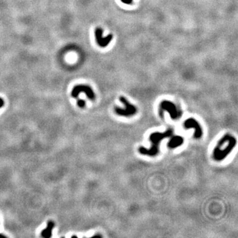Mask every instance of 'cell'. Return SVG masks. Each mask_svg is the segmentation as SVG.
<instances>
[{
    "mask_svg": "<svg viewBox=\"0 0 238 238\" xmlns=\"http://www.w3.org/2000/svg\"><path fill=\"white\" fill-rule=\"evenodd\" d=\"M173 130L168 129L164 132H156L152 133L150 136V140L151 142V146L150 149H147L144 147H140L138 151L141 155L148 156L150 157L156 156L160 151V144L161 141L165 138L171 136Z\"/></svg>",
    "mask_w": 238,
    "mask_h": 238,
    "instance_id": "cell-1",
    "label": "cell"
},
{
    "mask_svg": "<svg viewBox=\"0 0 238 238\" xmlns=\"http://www.w3.org/2000/svg\"><path fill=\"white\" fill-rule=\"evenodd\" d=\"M228 134L225 135L218 141V145L215 147V148L213 151V157L216 161H220L223 160L230 153L234 148V147L236 144V140L234 137L230 136V138L228 140L227 146H226L225 148H222L226 144V141L228 140Z\"/></svg>",
    "mask_w": 238,
    "mask_h": 238,
    "instance_id": "cell-2",
    "label": "cell"
},
{
    "mask_svg": "<svg viewBox=\"0 0 238 238\" xmlns=\"http://www.w3.org/2000/svg\"><path fill=\"white\" fill-rule=\"evenodd\" d=\"M120 101L125 106V109L119 108V107H115V111L117 115L119 116L129 117L130 116L134 115L137 112V109L136 107L132 104H130L129 102L124 98V97H120Z\"/></svg>",
    "mask_w": 238,
    "mask_h": 238,
    "instance_id": "cell-3",
    "label": "cell"
},
{
    "mask_svg": "<svg viewBox=\"0 0 238 238\" xmlns=\"http://www.w3.org/2000/svg\"><path fill=\"white\" fill-rule=\"evenodd\" d=\"M85 93L87 97L92 100H94L95 95L92 88L87 85H77L73 88L72 92V96L73 98H77L80 93Z\"/></svg>",
    "mask_w": 238,
    "mask_h": 238,
    "instance_id": "cell-4",
    "label": "cell"
},
{
    "mask_svg": "<svg viewBox=\"0 0 238 238\" xmlns=\"http://www.w3.org/2000/svg\"><path fill=\"white\" fill-rule=\"evenodd\" d=\"M184 127L186 129L193 128L195 130L194 137L196 139H200L203 134L202 129L201 125L194 118H188L184 122Z\"/></svg>",
    "mask_w": 238,
    "mask_h": 238,
    "instance_id": "cell-5",
    "label": "cell"
},
{
    "mask_svg": "<svg viewBox=\"0 0 238 238\" xmlns=\"http://www.w3.org/2000/svg\"><path fill=\"white\" fill-rule=\"evenodd\" d=\"M160 107L162 110L167 111L169 113L173 120H176L179 117V113L177 107H175V104H173L172 102L163 101L161 103Z\"/></svg>",
    "mask_w": 238,
    "mask_h": 238,
    "instance_id": "cell-6",
    "label": "cell"
},
{
    "mask_svg": "<svg viewBox=\"0 0 238 238\" xmlns=\"http://www.w3.org/2000/svg\"><path fill=\"white\" fill-rule=\"evenodd\" d=\"M95 35L97 44L101 47H107L112 39V35H111L107 36L105 38H103L102 37V35H103V30L100 29V28H97V29L95 30Z\"/></svg>",
    "mask_w": 238,
    "mask_h": 238,
    "instance_id": "cell-7",
    "label": "cell"
},
{
    "mask_svg": "<svg viewBox=\"0 0 238 238\" xmlns=\"http://www.w3.org/2000/svg\"><path fill=\"white\" fill-rule=\"evenodd\" d=\"M184 139L183 137L180 136H173L170 140L169 141V142L167 144V146L169 148H176L177 147L180 146L183 144Z\"/></svg>",
    "mask_w": 238,
    "mask_h": 238,
    "instance_id": "cell-8",
    "label": "cell"
},
{
    "mask_svg": "<svg viewBox=\"0 0 238 238\" xmlns=\"http://www.w3.org/2000/svg\"><path fill=\"white\" fill-rule=\"evenodd\" d=\"M55 226V224L52 220H49L47 222V228L41 231V236L44 238H49L52 236V231Z\"/></svg>",
    "mask_w": 238,
    "mask_h": 238,
    "instance_id": "cell-9",
    "label": "cell"
},
{
    "mask_svg": "<svg viewBox=\"0 0 238 238\" xmlns=\"http://www.w3.org/2000/svg\"><path fill=\"white\" fill-rule=\"evenodd\" d=\"M77 103L79 107L80 108H84L86 107V101L83 99H78L77 101Z\"/></svg>",
    "mask_w": 238,
    "mask_h": 238,
    "instance_id": "cell-10",
    "label": "cell"
},
{
    "mask_svg": "<svg viewBox=\"0 0 238 238\" xmlns=\"http://www.w3.org/2000/svg\"><path fill=\"white\" fill-rule=\"evenodd\" d=\"M4 105V101L2 98L0 97V108L2 107Z\"/></svg>",
    "mask_w": 238,
    "mask_h": 238,
    "instance_id": "cell-11",
    "label": "cell"
},
{
    "mask_svg": "<svg viewBox=\"0 0 238 238\" xmlns=\"http://www.w3.org/2000/svg\"><path fill=\"white\" fill-rule=\"evenodd\" d=\"M122 1L125 3H130L132 2V0H122Z\"/></svg>",
    "mask_w": 238,
    "mask_h": 238,
    "instance_id": "cell-12",
    "label": "cell"
},
{
    "mask_svg": "<svg viewBox=\"0 0 238 238\" xmlns=\"http://www.w3.org/2000/svg\"><path fill=\"white\" fill-rule=\"evenodd\" d=\"M2 237H3V238H6V236H3V235L0 234V238H2Z\"/></svg>",
    "mask_w": 238,
    "mask_h": 238,
    "instance_id": "cell-13",
    "label": "cell"
}]
</instances>
